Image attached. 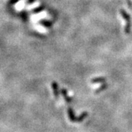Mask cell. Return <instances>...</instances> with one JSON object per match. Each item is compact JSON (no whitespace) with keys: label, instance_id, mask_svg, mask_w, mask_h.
I'll return each instance as SVG.
<instances>
[{"label":"cell","instance_id":"obj_3","mask_svg":"<svg viewBox=\"0 0 132 132\" xmlns=\"http://www.w3.org/2000/svg\"><path fill=\"white\" fill-rule=\"evenodd\" d=\"M68 117H69L71 121H73V122L76 121V118H76L74 116V114L73 112V110L71 107H68Z\"/></svg>","mask_w":132,"mask_h":132},{"label":"cell","instance_id":"obj_5","mask_svg":"<svg viewBox=\"0 0 132 132\" xmlns=\"http://www.w3.org/2000/svg\"><path fill=\"white\" fill-rule=\"evenodd\" d=\"M62 94L64 96V98H65V101L68 103H70V102H71V99L70 98H68V95H67V90H66V89H62Z\"/></svg>","mask_w":132,"mask_h":132},{"label":"cell","instance_id":"obj_2","mask_svg":"<svg viewBox=\"0 0 132 132\" xmlns=\"http://www.w3.org/2000/svg\"><path fill=\"white\" fill-rule=\"evenodd\" d=\"M52 86L53 90H54V94L55 98H58V96H59V89H58L57 83L56 81H53L52 83Z\"/></svg>","mask_w":132,"mask_h":132},{"label":"cell","instance_id":"obj_6","mask_svg":"<svg viewBox=\"0 0 132 132\" xmlns=\"http://www.w3.org/2000/svg\"><path fill=\"white\" fill-rule=\"evenodd\" d=\"M108 87V85L106 84V83H104V85H102L99 88H98L96 91H95V93H98L100 92H101V91H103V90H106V88Z\"/></svg>","mask_w":132,"mask_h":132},{"label":"cell","instance_id":"obj_1","mask_svg":"<svg viewBox=\"0 0 132 132\" xmlns=\"http://www.w3.org/2000/svg\"><path fill=\"white\" fill-rule=\"evenodd\" d=\"M120 14H121L123 19L126 21V27H125V29H124V31H125V33L126 35H128L129 33L131 32V16L125 10L123 9L120 10Z\"/></svg>","mask_w":132,"mask_h":132},{"label":"cell","instance_id":"obj_4","mask_svg":"<svg viewBox=\"0 0 132 132\" xmlns=\"http://www.w3.org/2000/svg\"><path fill=\"white\" fill-rule=\"evenodd\" d=\"M106 80V79L105 77H97L94 78L91 80L92 83H100V82H104Z\"/></svg>","mask_w":132,"mask_h":132}]
</instances>
